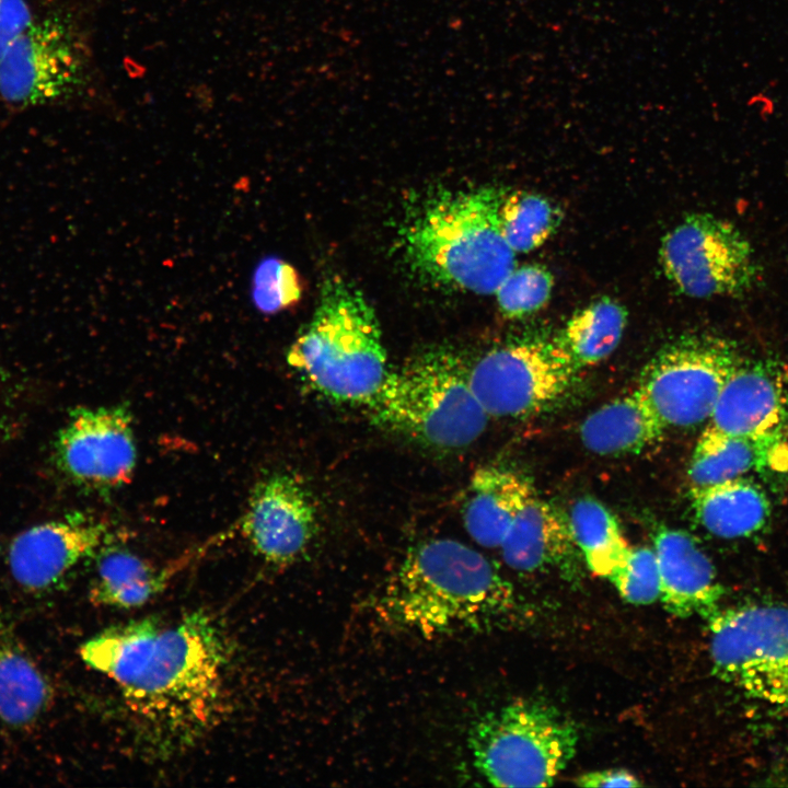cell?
Here are the masks:
<instances>
[{"mask_svg": "<svg viewBox=\"0 0 788 788\" xmlns=\"http://www.w3.org/2000/svg\"><path fill=\"white\" fill-rule=\"evenodd\" d=\"M83 662L106 675L158 741L187 744L224 711L231 650L209 613L165 623L146 617L105 628L84 641Z\"/></svg>", "mask_w": 788, "mask_h": 788, "instance_id": "cell-1", "label": "cell"}, {"mask_svg": "<svg viewBox=\"0 0 788 788\" xmlns=\"http://www.w3.org/2000/svg\"><path fill=\"white\" fill-rule=\"evenodd\" d=\"M514 605L511 584L488 558L459 541L431 538L409 548L376 606L392 625L431 637L491 629Z\"/></svg>", "mask_w": 788, "mask_h": 788, "instance_id": "cell-2", "label": "cell"}, {"mask_svg": "<svg viewBox=\"0 0 788 788\" xmlns=\"http://www.w3.org/2000/svg\"><path fill=\"white\" fill-rule=\"evenodd\" d=\"M506 194L486 186L443 189L425 198L403 229L410 269L439 287L494 294L517 266L500 229Z\"/></svg>", "mask_w": 788, "mask_h": 788, "instance_id": "cell-3", "label": "cell"}, {"mask_svg": "<svg viewBox=\"0 0 788 788\" xmlns=\"http://www.w3.org/2000/svg\"><path fill=\"white\" fill-rule=\"evenodd\" d=\"M287 362L331 399L369 401L390 369L378 317L361 290L340 275L326 277L315 312L290 346Z\"/></svg>", "mask_w": 788, "mask_h": 788, "instance_id": "cell-4", "label": "cell"}, {"mask_svg": "<svg viewBox=\"0 0 788 788\" xmlns=\"http://www.w3.org/2000/svg\"><path fill=\"white\" fill-rule=\"evenodd\" d=\"M363 405L376 425L442 451L475 442L489 419L472 390L468 363L447 348L425 351L389 370Z\"/></svg>", "mask_w": 788, "mask_h": 788, "instance_id": "cell-5", "label": "cell"}, {"mask_svg": "<svg viewBox=\"0 0 788 788\" xmlns=\"http://www.w3.org/2000/svg\"><path fill=\"white\" fill-rule=\"evenodd\" d=\"M475 768L496 787H544L573 757L575 723L538 700H517L488 711L468 732Z\"/></svg>", "mask_w": 788, "mask_h": 788, "instance_id": "cell-6", "label": "cell"}, {"mask_svg": "<svg viewBox=\"0 0 788 788\" xmlns=\"http://www.w3.org/2000/svg\"><path fill=\"white\" fill-rule=\"evenodd\" d=\"M92 80L88 37L68 12L34 16L0 61V97L15 109L79 96Z\"/></svg>", "mask_w": 788, "mask_h": 788, "instance_id": "cell-7", "label": "cell"}, {"mask_svg": "<svg viewBox=\"0 0 788 788\" xmlns=\"http://www.w3.org/2000/svg\"><path fill=\"white\" fill-rule=\"evenodd\" d=\"M707 619L716 675L752 698L788 705V605L718 609Z\"/></svg>", "mask_w": 788, "mask_h": 788, "instance_id": "cell-8", "label": "cell"}, {"mask_svg": "<svg viewBox=\"0 0 788 788\" xmlns=\"http://www.w3.org/2000/svg\"><path fill=\"white\" fill-rule=\"evenodd\" d=\"M671 285L690 298L742 297L760 278L753 248L742 232L710 213H692L671 229L659 250Z\"/></svg>", "mask_w": 788, "mask_h": 788, "instance_id": "cell-9", "label": "cell"}, {"mask_svg": "<svg viewBox=\"0 0 788 788\" xmlns=\"http://www.w3.org/2000/svg\"><path fill=\"white\" fill-rule=\"evenodd\" d=\"M742 361L737 345L727 338L684 334L656 354L639 385L668 427L696 426L710 418L723 386Z\"/></svg>", "mask_w": 788, "mask_h": 788, "instance_id": "cell-10", "label": "cell"}, {"mask_svg": "<svg viewBox=\"0 0 788 788\" xmlns=\"http://www.w3.org/2000/svg\"><path fill=\"white\" fill-rule=\"evenodd\" d=\"M578 370L556 339L496 347L468 364L472 390L489 417L510 418L558 401Z\"/></svg>", "mask_w": 788, "mask_h": 788, "instance_id": "cell-11", "label": "cell"}, {"mask_svg": "<svg viewBox=\"0 0 788 788\" xmlns=\"http://www.w3.org/2000/svg\"><path fill=\"white\" fill-rule=\"evenodd\" d=\"M55 457L79 487L106 493L128 485L137 465L130 409L123 404L77 408L57 434Z\"/></svg>", "mask_w": 788, "mask_h": 788, "instance_id": "cell-12", "label": "cell"}, {"mask_svg": "<svg viewBox=\"0 0 788 788\" xmlns=\"http://www.w3.org/2000/svg\"><path fill=\"white\" fill-rule=\"evenodd\" d=\"M316 526V508L310 493L287 473L259 479L237 521V530L252 552L275 568L297 563L313 542Z\"/></svg>", "mask_w": 788, "mask_h": 788, "instance_id": "cell-13", "label": "cell"}, {"mask_svg": "<svg viewBox=\"0 0 788 788\" xmlns=\"http://www.w3.org/2000/svg\"><path fill=\"white\" fill-rule=\"evenodd\" d=\"M111 533L107 521L81 513L31 526L11 543V575L27 591L49 589L97 552Z\"/></svg>", "mask_w": 788, "mask_h": 788, "instance_id": "cell-14", "label": "cell"}, {"mask_svg": "<svg viewBox=\"0 0 788 788\" xmlns=\"http://www.w3.org/2000/svg\"><path fill=\"white\" fill-rule=\"evenodd\" d=\"M785 376L778 362L743 360L723 386L709 424L730 434L788 437Z\"/></svg>", "mask_w": 788, "mask_h": 788, "instance_id": "cell-15", "label": "cell"}, {"mask_svg": "<svg viewBox=\"0 0 788 788\" xmlns=\"http://www.w3.org/2000/svg\"><path fill=\"white\" fill-rule=\"evenodd\" d=\"M660 572V599L665 610L677 616L705 618L718 610L723 589L707 555L686 533L662 528L654 536Z\"/></svg>", "mask_w": 788, "mask_h": 788, "instance_id": "cell-16", "label": "cell"}, {"mask_svg": "<svg viewBox=\"0 0 788 788\" xmlns=\"http://www.w3.org/2000/svg\"><path fill=\"white\" fill-rule=\"evenodd\" d=\"M788 470V437H749L708 425L700 433L687 468L691 488L743 478L750 473Z\"/></svg>", "mask_w": 788, "mask_h": 788, "instance_id": "cell-17", "label": "cell"}, {"mask_svg": "<svg viewBox=\"0 0 788 788\" xmlns=\"http://www.w3.org/2000/svg\"><path fill=\"white\" fill-rule=\"evenodd\" d=\"M576 544L568 517L535 495L522 508L500 545L505 563L518 571L571 572Z\"/></svg>", "mask_w": 788, "mask_h": 788, "instance_id": "cell-18", "label": "cell"}, {"mask_svg": "<svg viewBox=\"0 0 788 788\" xmlns=\"http://www.w3.org/2000/svg\"><path fill=\"white\" fill-rule=\"evenodd\" d=\"M668 425L638 385L591 413L580 426L587 450L602 456L636 454L657 444Z\"/></svg>", "mask_w": 788, "mask_h": 788, "instance_id": "cell-19", "label": "cell"}, {"mask_svg": "<svg viewBox=\"0 0 788 788\" xmlns=\"http://www.w3.org/2000/svg\"><path fill=\"white\" fill-rule=\"evenodd\" d=\"M535 495L522 475L499 466L475 471L463 505L466 532L479 545L500 547L514 519Z\"/></svg>", "mask_w": 788, "mask_h": 788, "instance_id": "cell-20", "label": "cell"}, {"mask_svg": "<svg viewBox=\"0 0 788 788\" xmlns=\"http://www.w3.org/2000/svg\"><path fill=\"white\" fill-rule=\"evenodd\" d=\"M54 688L9 626L0 621V720L25 730L50 708Z\"/></svg>", "mask_w": 788, "mask_h": 788, "instance_id": "cell-21", "label": "cell"}, {"mask_svg": "<svg viewBox=\"0 0 788 788\" xmlns=\"http://www.w3.org/2000/svg\"><path fill=\"white\" fill-rule=\"evenodd\" d=\"M696 519L722 538L748 537L760 532L770 517V502L750 478H737L704 488H691Z\"/></svg>", "mask_w": 788, "mask_h": 788, "instance_id": "cell-22", "label": "cell"}, {"mask_svg": "<svg viewBox=\"0 0 788 788\" xmlns=\"http://www.w3.org/2000/svg\"><path fill=\"white\" fill-rule=\"evenodd\" d=\"M181 568L179 561L159 567L128 551L109 549L99 558L89 599L99 606L140 607L162 593Z\"/></svg>", "mask_w": 788, "mask_h": 788, "instance_id": "cell-23", "label": "cell"}, {"mask_svg": "<svg viewBox=\"0 0 788 788\" xmlns=\"http://www.w3.org/2000/svg\"><path fill=\"white\" fill-rule=\"evenodd\" d=\"M627 317L622 303L601 297L572 314L555 339L578 369L594 366L617 348Z\"/></svg>", "mask_w": 788, "mask_h": 788, "instance_id": "cell-24", "label": "cell"}, {"mask_svg": "<svg viewBox=\"0 0 788 788\" xmlns=\"http://www.w3.org/2000/svg\"><path fill=\"white\" fill-rule=\"evenodd\" d=\"M568 522L588 568L609 578L625 566L631 553L614 514L599 500L584 497L571 507Z\"/></svg>", "mask_w": 788, "mask_h": 788, "instance_id": "cell-25", "label": "cell"}, {"mask_svg": "<svg viewBox=\"0 0 788 788\" xmlns=\"http://www.w3.org/2000/svg\"><path fill=\"white\" fill-rule=\"evenodd\" d=\"M499 218L501 233L518 255L542 246L559 227L561 213L545 196L515 190L506 194Z\"/></svg>", "mask_w": 788, "mask_h": 788, "instance_id": "cell-26", "label": "cell"}, {"mask_svg": "<svg viewBox=\"0 0 788 788\" xmlns=\"http://www.w3.org/2000/svg\"><path fill=\"white\" fill-rule=\"evenodd\" d=\"M554 288L551 270L541 264L515 266L498 286L494 296L500 313L520 318L547 304Z\"/></svg>", "mask_w": 788, "mask_h": 788, "instance_id": "cell-27", "label": "cell"}, {"mask_svg": "<svg viewBox=\"0 0 788 788\" xmlns=\"http://www.w3.org/2000/svg\"><path fill=\"white\" fill-rule=\"evenodd\" d=\"M302 292V279L291 264L278 257H267L255 268L252 298L260 312L275 314L296 306Z\"/></svg>", "mask_w": 788, "mask_h": 788, "instance_id": "cell-28", "label": "cell"}, {"mask_svg": "<svg viewBox=\"0 0 788 788\" xmlns=\"http://www.w3.org/2000/svg\"><path fill=\"white\" fill-rule=\"evenodd\" d=\"M621 596L631 604H651L660 598L661 584L654 551L631 549L627 563L607 578Z\"/></svg>", "mask_w": 788, "mask_h": 788, "instance_id": "cell-29", "label": "cell"}, {"mask_svg": "<svg viewBox=\"0 0 788 788\" xmlns=\"http://www.w3.org/2000/svg\"><path fill=\"white\" fill-rule=\"evenodd\" d=\"M33 19L25 0H0V61L12 42Z\"/></svg>", "mask_w": 788, "mask_h": 788, "instance_id": "cell-30", "label": "cell"}, {"mask_svg": "<svg viewBox=\"0 0 788 788\" xmlns=\"http://www.w3.org/2000/svg\"><path fill=\"white\" fill-rule=\"evenodd\" d=\"M580 787H638L641 783L625 769H605L582 774L575 779Z\"/></svg>", "mask_w": 788, "mask_h": 788, "instance_id": "cell-31", "label": "cell"}]
</instances>
